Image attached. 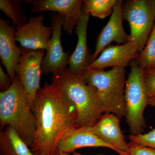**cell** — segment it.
<instances>
[{
  "label": "cell",
  "instance_id": "13",
  "mask_svg": "<svg viewBox=\"0 0 155 155\" xmlns=\"http://www.w3.org/2000/svg\"><path fill=\"white\" fill-rule=\"evenodd\" d=\"M122 1L118 0L109 21L98 35L92 62L95 60L103 50L112 42L125 44L129 41V35L125 32L122 24Z\"/></svg>",
  "mask_w": 155,
  "mask_h": 155
},
{
  "label": "cell",
  "instance_id": "26",
  "mask_svg": "<svg viewBox=\"0 0 155 155\" xmlns=\"http://www.w3.org/2000/svg\"><path fill=\"white\" fill-rule=\"evenodd\" d=\"M70 155H87L82 154L79 153H78L77 152H75L72 153V154H71ZM104 155L98 154V155Z\"/></svg>",
  "mask_w": 155,
  "mask_h": 155
},
{
  "label": "cell",
  "instance_id": "24",
  "mask_svg": "<svg viewBox=\"0 0 155 155\" xmlns=\"http://www.w3.org/2000/svg\"><path fill=\"white\" fill-rule=\"evenodd\" d=\"M12 84L11 78L8 74H5L0 66V88L2 91H5L11 87Z\"/></svg>",
  "mask_w": 155,
  "mask_h": 155
},
{
  "label": "cell",
  "instance_id": "18",
  "mask_svg": "<svg viewBox=\"0 0 155 155\" xmlns=\"http://www.w3.org/2000/svg\"><path fill=\"white\" fill-rule=\"evenodd\" d=\"M118 0H84L81 11L93 17L104 19L112 14Z\"/></svg>",
  "mask_w": 155,
  "mask_h": 155
},
{
  "label": "cell",
  "instance_id": "12",
  "mask_svg": "<svg viewBox=\"0 0 155 155\" xmlns=\"http://www.w3.org/2000/svg\"><path fill=\"white\" fill-rule=\"evenodd\" d=\"M120 119L113 114L102 115L97 122L91 127L92 133L114 147L119 155H130L129 143L125 140L120 127Z\"/></svg>",
  "mask_w": 155,
  "mask_h": 155
},
{
  "label": "cell",
  "instance_id": "10",
  "mask_svg": "<svg viewBox=\"0 0 155 155\" xmlns=\"http://www.w3.org/2000/svg\"><path fill=\"white\" fill-rule=\"evenodd\" d=\"M140 53L138 45L135 42L128 41L125 44L116 45L110 44L89 64L87 70H103L109 67L125 68L138 57Z\"/></svg>",
  "mask_w": 155,
  "mask_h": 155
},
{
  "label": "cell",
  "instance_id": "28",
  "mask_svg": "<svg viewBox=\"0 0 155 155\" xmlns=\"http://www.w3.org/2000/svg\"><path fill=\"white\" fill-rule=\"evenodd\" d=\"M154 2H155V1H154Z\"/></svg>",
  "mask_w": 155,
  "mask_h": 155
},
{
  "label": "cell",
  "instance_id": "9",
  "mask_svg": "<svg viewBox=\"0 0 155 155\" xmlns=\"http://www.w3.org/2000/svg\"><path fill=\"white\" fill-rule=\"evenodd\" d=\"M53 34L49 46L41 63L42 74L48 75L57 72L69 65V53L65 52L61 41L62 28L64 22V16L53 12L51 14Z\"/></svg>",
  "mask_w": 155,
  "mask_h": 155
},
{
  "label": "cell",
  "instance_id": "2",
  "mask_svg": "<svg viewBox=\"0 0 155 155\" xmlns=\"http://www.w3.org/2000/svg\"><path fill=\"white\" fill-rule=\"evenodd\" d=\"M51 81L74 108L77 127H93L96 124L103 113L95 92L82 75L72 73L67 67L53 73Z\"/></svg>",
  "mask_w": 155,
  "mask_h": 155
},
{
  "label": "cell",
  "instance_id": "1",
  "mask_svg": "<svg viewBox=\"0 0 155 155\" xmlns=\"http://www.w3.org/2000/svg\"><path fill=\"white\" fill-rule=\"evenodd\" d=\"M32 111L37 130L31 150L38 155H57L58 143L64 134L77 127L74 108L55 85L45 83L37 93Z\"/></svg>",
  "mask_w": 155,
  "mask_h": 155
},
{
  "label": "cell",
  "instance_id": "17",
  "mask_svg": "<svg viewBox=\"0 0 155 155\" xmlns=\"http://www.w3.org/2000/svg\"><path fill=\"white\" fill-rule=\"evenodd\" d=\"M0 150L2 155H38L10 126L1 130Z\"/></svg>",
  "mask_w": 155,
  "mask_h": 155
},
{
  "label": "cell",
  "instance_id": "5",
  "mask_svg": "<svg viewBox=\"0 0 155 155\" xmlns=\"http://www.w3.org/2000/svg\"><path fill=\"white\" fill-rule=\"evenodd\" d=\"M130 72L125 83L124 98L126 122L131 135L140 134L145 123L143 114L148 105L149 97L143 80V69L139 67L135 60L130 65Z\"/></svg>",
  "mask_w": 155,
  "mask_h": 155
},
{
  "label": "cell",
  "instance_id": "27",
  "mask_svg": "<svg viewBox=\"0 0 155 155\" xmlns=\"http://www.w3.org/2000/svg\"><path fill=\"white\" fill-rule=\"evenodd\" d=\"M57 155H70L69 154L65 153H58Z\"/></svg>",
  "mask_w": 155,
  "mask_h": 155
},
{
  "label": "cell",
  "instance_id": "11",
  "mask_svg": "<svg viewBox=\"0 0 155 155\" xmlns=\"http://www.w3.org/2000/svg\"><path fill=\"white\" fill-rule=\"evenodd\" d=\"M83 2L82 0H28L24 3L33 5L31 13L49 11L62 14L64 19L63 30L71 35L77 24Z\"/></svg>",
  "mask_w": 155,
  "mask_h": 155
},
{
  "label": "cell",
  "instance_id": "25",
  "mask_svg": "<svg viewBox=\"0 0 155 155\" xmlns=\"http://www.w3.org/2000/svg\"><path fill=\"white\" fill-rule=\"evenodd\" d=\"M149 105L155 107V97L150 98L148 101Z\"/></svg>",
  "mask_w": 155,
  "mask_h": 155
},
{
  "label": "cell",
  "instance_id": "16",
  "mask_svg": "<svg viewBox=\"0 0 155 155\" xmlns=\"http://www.w3.org/2000/svg\"><path fill=\"white\" fill-rule=\"evenodd\" d=\"M91 127H76L66 132L58 143V153H72L78 149L87 147H104L116 151L114 147L92 133Z\"/></svg>",
  "mask_w": 155,
  "mask_h": 155
},
{
  "label": "cell",
  "instance_id": "15",
  "mask_svg": "<svg viewBox=\"0 0 155 155\" xmlns=\"http://www.w3.org/2000/svg\"><path fill=\"white\" fill-rule=\"evenodd\" d=\"M9 22L0 18V57L2 64L13 82L22 50L16 43V28L11 26Z\"/></svg>",
  "mask_w": 155,
  "mask_h": 155
},
{
  "label": "cell",
  "instance_id": "6",
  "mask_svg": "<svg viewBox=\"0 0 155 155\" xmlns=\"http://www.w3.org/2000/svg\"><path fill=\"white\" fill-rule=\"evenodd\" d=\"M122 17L130 27L129 41L135 42L140 52L144 48L155 22L153 0H128L122 5Z\"/></svg>",
  "mask_w": 155,
  "mask_h": 155
},
{
  "label": "cell",
  "instance_id": "21",
  "mask_svg": "<svg viewBox=\"0 0 155 155\" xmlns=\"http://www.w3.org/2000/svg\"><path fill=\"white\" fill-rule=\"evenodd\" d=\"M128 137L132 143L155 149V129L144 134H130Z\"/></svg>",
  "mask_w": 155,
  "mask_h": 155
},
{
  "label": "cell",
  "instance_id": "4",
  "mask_svg": "<svg viewBox=\"0 0 155 155\" xmlns=\"http://www.w3.org/2000/svg\"><path fill=\"white\" fill-rule=\"evenodd\" d=\"M125 68L118 67L108 71L87 69L82 75L95 92L103 113L115 114L120 119L125 116Z\"/></svg>",
  "mask_w": 155,
  "mask_h": 155
},
{
  "label": "cell",
  "instance_id": "19",
  "mask_svg": "<svg viewBox=\"0 0 155 155\" xmlns=\"http://www.w3.org/2000/svg\"><path fill=\"white\" fill-rule=\"evenodd\" d=\"M24 0H1L0 10L11 19L16 28L25 25L28 19L21 11V5Z\"/></svg>",
  "mask_w": 155,
  "mask_h": 155
},
{
  "label": "cell",
  "instance_id": "22",
  "mask_svg": "<svg viewBox=\"0 0 155 155\" xmlns=\"http://www.w3.org/2000/svg\"><path fill=\"white\" fill-rule=\"evenodd\" d=\"M143 80L150 98L155 97V68L143 69Z\"/></svg>",
  "mask_w": 155,
  "mask_h": 155
},
{
  "label": "cell",
  "instance_id": "3",
  "mask_svg": "<svg viewBox=\"0 0 155 155\" xmlns=\"http://www.w3.org/2000/svg\"><path fill=\"white\" fill-rule=\"evenodd\" d=\"M0 126L12 127L30 148L34 143L36 118L17 74L11 87L0 92Z\"/></svg>",
  "mask_w": 155,
  "mask_h": 155
},
{
  "label": "cell",
  "instance_id": "23",
  "mask_svg": "<svg viewBox=\"0 0 155 155\" xmlns=\"http://www.w3.org/2000/svg\"><path fill=\"white\" fill-rule=\"evenodd\" d=\"M130 155H155V149L142 147L130 142L129 143Z\"/></svg>",
  "mask_w": 155,
  "mask_h": 155
},
{
  "label": "cell",
  "instance_id": "7",
  "mask_svg": "<svg viewBox=\"0 0 155 155\" xmlns=\"http://www.w3.org/2000/svg\"><path fill=\"white\" fill-rule=\"evenodd\" d=\"M21 48L22 53L15 72L19 76L32 110L37 93L41 88V63L45 55V50Z\"/></svg>",
  "mask_w": 155,
  "mask_h": 155
},
{
  "label": "cell",
  "instance_id": "20",
  "mask_svg": "<svg viewBox=\"0 0 155 155\" xmlns=\"http://www.w3.org/2000/svg\"><path fill=\"white\" fill-rule=\"evenodd\" d=\"M135 61L142 69L155 68V22L145 46Z\"/></svg>",
  "mask_w": 155,
  "mask_h": 155
},
{
  "label": "cell",
  "instance_id": "29",
  "mask_svg": "<svg viewBox=\"0 0 155 155\" xmlns=\"http://www.w3.org/2000/svg\"></svg>",
  "mask_w": 155,
  "mask_h": 155
},
{
  "label": "cell",
  "instance_id": "8",
  "mask_svg": "<svg viewBox=\"0 0 155 155\" xmlns=\"http://www.w3.org/2000/svg\"><path fill=\"white\" fill-rule=\"evenodd\" d=\"M44 14L31 17L25 25L16 28V41L21 47L31 50H47L53 34L51 26L44 24Z\"/></svg>",
  "mask_w": 155,
  "mask_h": 155
},
{
  "label": "cell",
  "instance_id": "14",
  "mask_svg": "<svg viewBox=\"0 0 155 155\" xmlns=\"http://www.w3.org/2000/svg\"><path fill=\"white\" fill-rule=\"evenodd\" d=\"M90 14L81 11L75 26L78 41L76 48L69 57V69L76 75H82L91 63L92 54L87 45V28Z\"/></svg>",
  "mask_w": 155,
  "mask_h": 155
}]
</instances>
